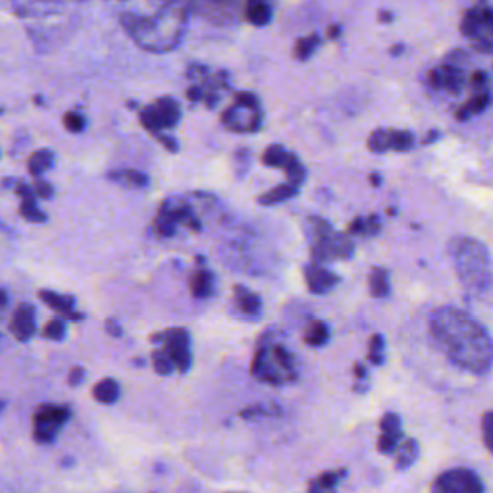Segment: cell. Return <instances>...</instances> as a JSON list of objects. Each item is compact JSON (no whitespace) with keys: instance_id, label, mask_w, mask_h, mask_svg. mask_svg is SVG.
<instances>
[{"instance_id":"cell-1","label":"cell","mask_w":493,"mask_h":493,"mask_svg":"<svg viewBox=\"0 0 493 493\" xmlns=\"http://www.w3.org/2000/svg\"><path fill=\"white\" fill-rule=\"evenodd\" d=\"M437 349L454 366L470 374H487L493 366V339L478 320L454 307L437 309L430 318Z\"/></svg>"},{"instance_id":"cell-2","label":"cell","mask_w":493,"mask_h":493,"mask_svg":"<svg viewBox=\"0 0 493 493\" xmlns=\"http://www.w3.org/2000/svg\"><path fill=\"white\" fill-rule=\"evenodd\" d=\"M457 274L463 285L474 295H483L493 287L492 261L487 249L476 239H461L453 247Z\"/></svg>"},{"instance_id":"cell-3","label":"cell","mask_w":493,"mask_h":493,"mask_svg":"<svg viewBox=\"0 0 493 493\" xmlns=\"http://www.w3.org/2000/svg\"><path fill=\"white\" fill-rule=\"evenodd\" d=\"M461 31L472 41L476 49L493 52V8L476 6L464 14Z\"/></svg>"},{"instance_id":"cell-4","label":"cell","mask_w":493,"mask_h":493,"mask_svg":"<svg viewBox=\"0 0 493 493\" xmlns=\"http://www.w3.org/2000/svg\"><path fill=\"white\" fill-rule=\"evenodd\" d=\"M430 493H483V483L470 468H451L435 478Z\"/></svg>"},{"instance_id":"cell-5","label":"cell","mask_w":493,"mask_h":493,"mask_svg":"<svg viewBox=\"0 0 493 493\" xmlns=\"http://www.w3.org/2000/svg\"><path fill=\"white\" fill-rule=\"evenodd\" d=\"M403 437V424L395 413H386L380 420V437H377V451L382 454H393Z\"/></svg>"},{"instance_id":"cell-6","label":"cell","mask_w":493,"mask_h":493,"mask_svg":"<svg viewBox=\"0 0 493 493\" xmlns=\"http://www.w3.org/2000/svg\"><path fill=\"white\" fill-rule=\"evenodd\" d=\"M368 145L374 153H386L389 149L395 151H408L415 145V137L408 131H391V129H377L368 139Z\"/></svg>"},{"instance_id":"cell-7","label":"cell","mask_w":493,"mask_h":493,"mask_svg":"<svg viewBox=\"0 0 493 493\" xmlns=\"http://www.w3.org/2000/svg\"><path fill=\"white\" fill-rule=\"evenodd\" d=\"M179 116V110L175 107V102L172 100H160L158 105L146 110L143 114V124L149 129H160V127H172L177 122Z\"/></svg>"},{"instance_id":"cell-8","label":"cell","mask_w":493,"mask_h":493,"mask_svg":"<svg viewBox=\"0 0 493 493\" xmlns=\"http://www.w3.org/2000/svg\"><path fill=\"white\" fill-rule=\"evenodd\" d=\"M463 81V69L453 68V66H441V68L434 69V74H432V83H434L435 87L443 89V91L453 93V95L461 93Z\"/></svg>"},{"instance_id":"cell-9","label":"cell","mask_w":493,"mask_h":493,"mask_svg":"<svg viewBox=\"0 0 493 493\" xmlns=\"http://www.w3.org/2000/svg\"><path fill=\"white\" fill-rule=\"evenodd\" d=\"M241 2L243 0H191L193 8L197 10H203L204 14H210V16L222 14L223 18L232 16ZM245 4H247V0H245Z\"/></svg>"},{"instance_id":"cell-10","label":"cell","mask_w":493,"mask_h":493,"mask_svg":"<svg viewBox=\"0 0 493 493\" xmlns=\"http://www.w3.org/2000/svg\"><path fill=\"white\" fill-rule=\"evenodd\" d=\"M307 281H309V287L314 293H326L338 283V278L331 272L324 270L320 266H309L307 268Z\"/></svg>"},{"instance_id":"cell-11","label":"cell","mask_w":493,"mask_h":493,"mask_svg":"<svg viewBox=\"0 0 493 493\" xmlns=\"http://www.w3.org/2000/svg\"><path fill=\"white\" fill-rule=\"evenodd\" d=\"M66 420V413L60 410V408H54V406H49L45 408L39 416H37V430H39V435L43 437V434H50L54 435V432L58 430V426Z\"/></svg>"},{"instance_id":"cell-12","label":"cell","mask_w":493,"mask_h":493,"mask_svg":"<svg viewBox=\"0 0 493 493\" xmlns=\"http://www.w3.org/2000/svg\"><path fill=\"white\" fill-rule=\"evenodd\" d=\"M418 459V443L416 439H405L401 441L395 451V468L397 470H408Z\"/></svg>"},{"instance_id":"cell-13","label":"cell","mask_w":493,"mask_h":493,"mask_svg":"<svg viewBox=\"0 0 493 493\" xmlns=\"http://www.w3.org/2000/svg\"><path fill=\"white\" fill-rule=\"evenodd\" d=\"M245 18L254 25H264L272 18L270 6L264 0H247L245 4Z\"/></svg>"},{"instance_id":"cell-14","label":"cell","mask_w":493,"mask_h":493,"mask_svg":"<svg viewBox=\"0 0 493 493\" xmlns=\"http://www.w3.org/2000/svg\"><path fill=\"white\" fill-rule=\"evenodd\" d=\"M370 291L377 299L389 295V278H387L386 270H382V268L372 270V274H370Z\"/></svg>"},{"instance_id":"cell-15","label":"cell","mask_w":493,"mask_h":493,"mask_svg":"<svg viewBox=\"0 0 493 493\" xmlns=\"http://www.w3.org/2000/svg\"><path fill=\"white\" fill-rule=\"evenodd\" d=\"M487 105H490V95L487 93H480L478 97H474L470 98L466 105H464L459 112H457V116L459 118H468L470 114H478V112H482V110H485L487 108Z\"/></svg>"},{"instance_id":"cell-16","label":"cell","mask_w":493,"mask_h":493,"mask_svg":"<svg viewBox=\"0 0 493 493\" xmlns=\"http://www.w3.org/2000/svg\"><path fill=\"white\" fill-rule=\"evenodd\" d=\"M341 476H345V470H338V472H328L324 476H320L316 482L312 483V493H328L331 492L338 482L341 480Z\"/></svg>"},{"instance_id":"cell-17","label":"cell","mask_w":493,"mask_h":493,"mask_svg":"<svg viewBox=\"0 0 493 493\" xmlns=\"http://www.w3.org/2000/svg\"><path fill=\"white\" fill-rule=\"evenodd\" d=\"M329 338V331H328V326L324 324V322H314V324H310L309 331H307V343L312 345V347H320V345H324Z\"/></svg>"},{"instance_id":"cell-18","label":"cell","mask_w":493,"mask_h":493,"mask_svg":"<svg viewBox=\"0 0 493 493\" xmlns=\"http://www.w3.org/2000/svg\"><path fill=\"white\" fill-rule=\"evenodd\" d=\"M386 343H384V338L382 336H374L370 339V345H368V358L374 366H382L384 360H386Z\"/></svg>"},{"instance_id":"cell-19","label":"cell","mask_w":493,"mask_h":493,"mask_svg":"<svg viewBox=\"0 0 493 493\" xmlns=\"http://www.w3.org/2000/svg\"><path fill=\"white\" fill-rule=\"evenodd\" d=\"M14 328L18 329L20 338H28L33 329V310L30 307H23L14 320Z\"/></svg>"},{"instance_id":"cell-20","label":"cell","mask_w":493,"mask_h":493,"mask_svg":"<svg viewBox=\"0 0 493 493\" xmlns=\"http://www.w3.org/2000/svg\"><path fill=\"white\" fill-rule=\"evenodd\" d=\"M295 185H281V187H276L274 191H270L268 195H264L261 197V203L264 204H274V203H280V201H285V199H289L295 195Z\"/></svg>"},{"instance_id":"cell-21","label":"cell","mask_w":493,"mask_h":493,"mask_svg":"<svg viewBox=\"0 0 493 493\" xmlns=\"http://www.w3.org/2000/svg\"><path fill=\"white\" fill-rule=\"evenodd\" d=\"M50 160H52V156L47 151H41L37 155H33L30 160V172L33 175H41L50 166Z\"/></svg>"},{"instance_id":"cell-22","label":"cell","mask_w":493,"mask_h":493,"mask_svg":"<svg viewBox=\"0 0 493 493\" xmlns=\"http://www.w3.org/2000/svg\"><path fill=\"white\" fill-rule=\"evenodd\" d=\"M291 160V155H287L285 151H281L280 146H272L266 151V155H264V162L270 166H281V168H285V164Z\"/></svg>"},{"instance_id":"cell-23","label":"cell","mask_w":493,"mask_h":493,"mask_svg":"<svg viewBox=\"0 0 493 493\" xmlns=\"http://www.w3.org/2000/svg\"><path fill=\"white\" fill-rule=\"evenodd\" d=\"M482 437L487 451L493 454V410L485 413L482 418Z\"/></svg>"},{"instance_id":"cell-24","label":"cell","mask_w":493,"mask_h":493,"mask_svg":"<svg viewBox=\"0 0 493 493\" xmlns=\"http://www.w3.org/2000/svg\"><path fill=\"white\" fill-rule=\"evenodd\" d=\"M316 45H318V37H307V39H300L299 43H297V49H295V52H297V56L299 58H309L310 54H312V50L316 49Z\"/></svg>"},{"instance_id":"cell-25","label":"cell","mask_w":493,"mask_h":493,"mask_svg":"<svg viewBox=\"0 0 493 493\" xmlns=\"http://www.w3.org/2000/svg\"><path fill=\"white\" fill-rule=\"evenodd\" d=\"M210 289V278L208 274H197L193 280V291L197 297H203Z\"/></svg>"},{"instance_id":"cell-26","label":"cell","mask_w":493,"mask_h":493,"mask_svg":"<svg viewBox=\"0 0 493 493\" xmlns=\"http://www.w3.org/2000/svg\"><path fill=\"white\" fill-rule=\"evenodd\" d=\"M21 214L25 216V218H30V220H43L45 216L39 212V208H35V204H33V201L31 199H25V203H23V206H21Z\"/></svg>"},{"instance_id":"cell-27","label":"cell","mask_w":493,"mask_h":493,"mask_svg":"<svg viewBox=\"0 0 493 493\" xmlns=\"http://www.w3.org/2000/svg\"><path fill=\"white\" fill-rule=\"evenodd\" d=\"M97 393L98 397H102L105 401H110V399L118 393V389L112 382H102V384H98Z\"/></svg>"},{"instance_id":"cell-28","label":"cell","mask_w":493,"mask_h":493,"mask_svg":"<svg viewBox=\"0 0 493 493\" xmlns=\"http://www.w3.org/2000/svg\"><path fill=\"white\" fill-rule=\"evenodd\" d=\"M355 376H357V389L364 393L368 389V372L364 370L362 364H357V366H355Z\"/></svg>"},{"instance_id":"cell-29","label":"cell","mask_w":493,"mask_h":493,"mask_svg":"<svg viewBox=\"0 0 493 493\" xmlns=\"http://www.w3.org/2000/svg\"><path fill=\"white\" fill-rule=\"evenodd\" d=\"M241 305H243V309H245V310H249V312H254V310H256V307H259V300H256V297H254V295L243 293Z\"/></svg>"},{"instance_id":"cell-30","label":"cell","mask_w":493,"mask_h":493,"mask_svg":"<svg viewBox=\"0 0 493 493\" xmlns=\"http://www.w3.org/2000/svg\"><path fill=\"white\" fill-rule=\"evenodd\" d=\"M66 126L72 129V131H79L83 127V118L78 116V114H68L66 116Z\"/></svg>"}]
</instances>
